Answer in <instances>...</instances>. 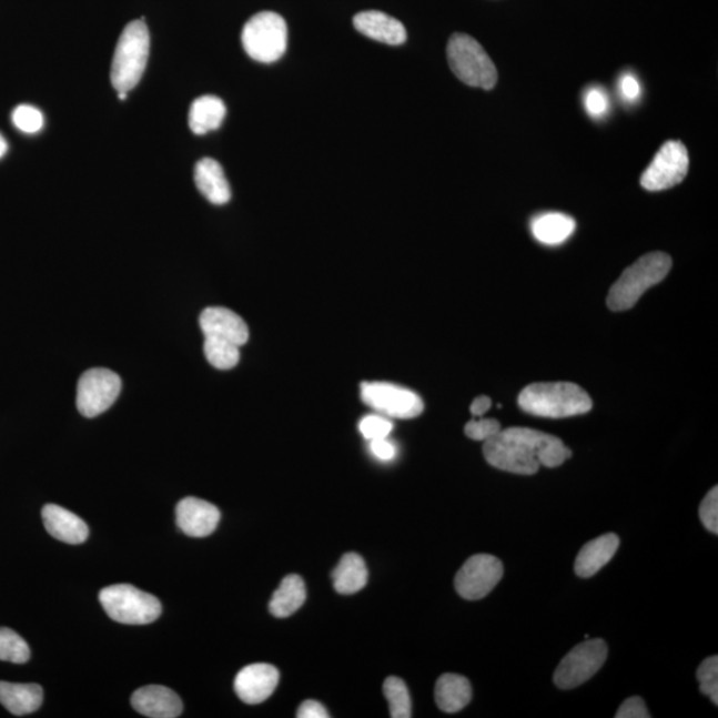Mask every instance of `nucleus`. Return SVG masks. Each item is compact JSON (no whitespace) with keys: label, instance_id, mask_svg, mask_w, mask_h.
<instances>
[{"label":"nucleus","instance_id":"1","mask_svg":"<svg viewBox=\"0 0 718 718\" xmlns=\"http://www.w3.org/2000/svg\"><path fill=\"white\" fill-rule=\"evenodd\" d=\"M486 461L502 472L534 475L540 466L559 467L573 452L558 436L533 428L509 427L485 442Z\"/></svg>","mask_w":718,"mask_h":718},{"label":"nucleus","instance_id":"2","mask_svg":"<svg viewBox=\"0 0 718 718\" xmlns=\"http://www.w3.org/2000/svg\"><path fill=\"white\" fill-rule=\"evenodd\" d=\"M523 412L543 418H569L593 408L588 393L573 382H539L519 394Z\"/></svg>","mask_w":718,"mask_h":718},{"label":"nucleus","instance_id":"3","mask_svg":"<svg viewBox=\"0 0 718 718\" xmlns=\"http://www.w3.org/2000/svg\"><path fill=\"white\" fill-rule=\"evenodd\" d=\"M673 270V259L664 252L647 253L623 272L621 277L610 287L607 305L610 311H629L641 295L664 279Z\"/></svg>","mask_w":718,"mask_h":718},{"label":"nucleus","instance_id":"4","mask_svg":"<svg viewBox=\"0 0 718 718\" xmlns=\"http://www.w3.org/2000/svg\"><path fill=\"white\" fill-rule=\"evenodd\" d=\"M150 31L143 20L125 27L112 60L111 82L118 92L135 89L142 80L150 57Z\"/></svg>","mask_w":718,"mask_h":718},{"label":"nucleus","instance_id":"5","mask_svg":"<svg viewBox=\"0 0 718 718\" xmlns=\"http://www.w3.org/2000/svg\"><path fill=\"white\" fill-rule=\"evenodd\" d=\"M448 64L461 82L476 89L493 90L498 71L479 42L466 33H454L447 44Z\"/></svg>","mask_w":718,"mask_h":718},{"label":"nucleus","instance_id":"6","mask_svg":"<svg viewBox=\"0 0 718 718\" xmlns=\"http://www.w3.org/2000/svg\"><path fill=\"white\" fill-rule=\"evenodd\" d=\"M247 55L260 63H274L284 57L287 47V26L276 12L264 11L247 20L241 33Z\"/></svg>","mask_w":718,"mask_h":718},{"label":"nucleus","instance_id":"7","mask_svg":"<svg viewBox=\"0 0 718 718\" xmlns=\"http://www.w3.org/2000/svg\"><path fill=\"white\" fill-rule=\"evenodd\" d=\"M99 599L112 620L127 626H144L156 621L163 610L158 597L143 593L131 584L105 587Z\"/></svg>","mask_w":718,"mask_h":718},{"label":"nucleus","instance_id":"8","mask_svg":"<svg viewBox=\"0 0 718 718\" xmlns=\"http://www.w3.org/2000/svg\"><path fill=\"white\" fill-rule=\"evenodd\" d=\"M361 398L365 405L387 418H417L425 408L417 393L386 382H365L361 385Z\"/></svg>","mask_w":718,"mask_h":718},{"label":"nucleus","instance_id":"9","mask_svg":"<svg viewBox=\"0 0 718 718\" xmlns=\"http://www.w3.org/2000/svg\"><path fill=\"white\" fill-rule=\"evenodd\" d=\"M607 644L601 639L587 640L565 656L556 668L554 681L560 689H574L594 677L606 663Z\"/></svg>","mask_w":718,"mask_h":718},{"label":"nucleus","instance_id":"10","mask_svg":"<svg viewBox=\"0 0 718 718\" xmlns=\"http://www.w3.org/2000/svg\"><path fill=\"white\" fill-rule=\"evenodd\" d=\"M122 392V380L109 368H91L79 380L77 406L87 418H95L115 404Z\"/></svg>","mask_w":718,"mask_h":718},{"label":"nucleus","instance_id":"11","mask_svg":"<svg viewBox=\"0 0 718 718\" xmlns=\"http://www.w3.org/2000/svg\"><path fill=\"white\" fill-rule=\"evenodd\" d=\"M688 170L689 156L686 145L681 142H667L643 173L640 183L644 190L649 192L670 190L686 179Z\"/></svg>","mask_w":718,"mask_h":718},{"label":"nucleus","instance_id":"12","mask_svg":"<svg viewBox=\"0 0 718 718\" xmlns=\"http://www.w3.org/2000/svg\"><path fill=\"white\" fill-rule=\"evenodd\" d=\"M503 577V565L493 555L472 556L455 576V589L463 599L479 600L498 586Z\"/></svg>","mask_w":718,"mask_h":718},{"label":"nucleus","instance_id":"13","mask_svg":"<svg viewBox=\"0 0 718 718\" xmlns=\"http://www.w3.org/2000/svg\"><path fill=\"white\" fill-rule=\"evenodd\" d=\"M280 681L277 668L271 664H252L240 670L234 680V690L245 704H261L270 699Z\"/></svg>","mask_w":718,"mask_h":718},{"label":"nucleus","instance_id":"14","mask_svg":"<svg viewBox=\"0 0 718 718\" xmlns=\"http://www.w3.org/2000/svg\"><path fill=\"white\" fill-rule=\"evenodd\" d=\"M200 327L205 338L232 342L240 347L250 340L245 321L226 307H206L200 315Z\"/></svg>","mask_w":718,"mask_h":718},{"label":"nucleus","instance_id":"15","mask_svg":"<svg viewBox=\"0 0 718 718\" xmlns=\"http://www.w3.org/2000/svg\"><path fill=\"white\" fill-rule=\"evenodd\" d=\"M221 518L220 509L199 498H184L176 507L178 526L192 538H205L214 533Z\"/></svg>","mask_w":718,"mask_h":718},{"label":"nucleus","instance_id":"16","mask_svg":"<svg viewBox=\"0 0 718 718\" xmlns=\"http://www.w3.org/2000/svg\"><path fill=\"white\" fill-rule=\"evenodd\" d=\"M132 707L151 718H176L183 712V701L176 692L163 686H148L131 697Z\"/></svg>","mask_w":718,"mask_h":718},{"label":"nucleus","instance_id":"17","mask_svg":"<svg viewBox=\"0 0 718 718\" xmlns=\"http://www.w3.org/2000/svg\"><path fill=\"white\" fill-rule=\"evenodd\" d=\"M355 30L367 38L388 45H401L407 40L405 26L398 19L381 11H364L353 19Z\"/></svg>","mask_w":718,"mask_h":718},{"label":"nucleus","instance_id":"18","mask_svg":"<svg viewBox=\"0 0 718 718\" xmlns=\"http://www.w3.org/2000/svg\"><path fill=\"white\" fill-rule=\"evenodd\" d=\"M42 518L47 532L60 542L80 545L89 538V526L69 509L58 505H47L43 507Z\"/></svg>","mask_w":718,"mask_h":718},{"label":"nucleus","instance_id":"19","mask_svg":"<svg viewBox=\"0 0 718 718\" xmlns=\"http://www.w3.org/2000/svg\"><path fill=\"white\" fill-rule=\"evenodd\" d=\"M194 183L203 196L214 205L230 203L231 185L227 183L223 166L216 160L201 159L194 168Z\"/></svg>","mask_w":718,"mask_h":718},{"label":"nucleus","instance_id":"20","mask_svg":"<svg viewBox=\"0 0 718 718\" xmlns=\"http://www.w3.org/2000/svg\"><path fill=\"white\" fill-rule=\"evenodd\" d=\"M620 539L615 534H606L600 538L590 540L580 549L575 560V573L580 577H590L600 572L613 560L617 549H619Z\"/></svg>","mask_w":718,"mask_h":718},{"label":"nucleus","instance_id":"21","mask_svg":"<svg viewBox=\"0 0 718 718\" xmlns=\"http://www.w3.org/2000/svg\"><path fill=\"white\" fill-rule=\"evenodd\" d=\"M43 688L38 684L0 681V704L13 716H26L42 706Z\"/></svg>","mask_w":718,"mask_h":718},{"label":"nucleus","instance_id":"22","mask_svg":"<svg viewBox=\"0 0 718 718\" xmlns=\"http://www.w3.org/2000/svg\"><path fill=\"white\" fill-rule=\"evenodd\" d=\"M472 684L461 675L446 674L439 677L435 686L436 706L443 712L456 714L472 701Z\"/></svg>","mask_w":718,"mask_h":718},{"label":"nucleus","instance_id":"23","mask_svg":"<svg viewBox=\"0 0 718 718\" xmlns=\"http://www.w3.org/2000/svg\"><path fill=\"white\" fill-rule=\"evenodd\" d=\"M225 115L226 107L223 100L206 95L194 100L188 122H190V129L193 133L205 135L208 132L219 130L224 122Z\"/></svg>","mask_w":718,"mask_h":718},{"label":"nucleus","instance_id":"24","mask_svg":"<svg viewBox=\"0 0 718 718\" xmlns=\"http://www.w3.org/2000/svg\"><path fill=\"white\" fill-rule=\"evenodd\" d=\"M576 223L565 213L549 212L535 218L532 232L539 243L545 245H560L573 236Z\"/></svg>","mask_w":718,"mask_h":718},{"label":"nucleus","instance_id":"25","mask_svg":"<svg viewBox=\"0 0 718 718\" xmlns=\"http://www.w3.org/2000/svg\"><path fill=\"white\" fill-rule=\"evenodd\" d=\"M332 579L335 590L341 595L360 593L365 588L368 579L365 560L354 553L342 556L332 574Z\"/></svg>","mask_w":718,"mask_h":718},{"label":"nucleus","instance_id":"26","mask_svg":"<svg viewBox=\"0 0 718 718\" xmlns=\"http://www.w3.org/2000/svg\"><path fill=\"white\" fill-rule=\"evenodd\" d=\"M306 600V587L299 575H289L281 582L279 589L273 594L270 603V610L273 616H292L304 606Z\"/></svg>","mask_w":718,"mask_h":718},{"label":"nucleus","instance_id":"27","mask_svg":"<svg viewBox=\"0 0 718 718\" xmlns=\"http://www.w3.org/2000/svg\"><path fill=\"white\" fill-rule=\"evenodd\" d=\"M204 354L213 367L219 371H230L239 364L240 346L223 340L205 338Z\"/></svg>","mask_w":718,"mask_h":718},{"label":"nucleus","instance_id":"28","mask_svg":"<svg viewBox=\"0 0 718 718\" xmlns=\"http://www.w3.org/2000/svg\"><path fill=\"white\" fill-rule=\"evenodd\" d=\"M384 694L393 718L412 717V697L404 680L388 677L384 684Z\"/></svg>","mask_w":718,"mask_h":718},{"label":"nucleus","instance_id":"29","mask_svg":"<svg viewBox=\"0 0 718 718\" xmlns=\"http://www.w3.org/2000/svg\"><path fill=\"white\" fill-rule=\"evenodd\" d=\"M30 660V647L10 628H0V661L24 664Z\"/></svg>","mask_w":718,"mask_h":718},{"label":"nucleus","instance_id":"30","mask_svg":"<svg viewBox=\"0 0 718 718\" xmlns=\"http://www.w3.org/2000/svg\"><path fill=\"white\" fill-rule=\"evenodd\" d=\"M697 681L700 684L701 694L709 697L718 706V657L712 656L704 660L697 669Z\"/></svg>","mask_w":718,"mask_h":718},{"label":"nucleus","instance_id":"31","mask_svg":"<svg viewBox=\"0 0 718 718\" xmlns=\"http://www.w3.org/2000/svg\"><path fill=\"white\" fill-rule=\"evenodd\" d=\"M12 123L19 131L37 133L43 129L44 119L42 112L36 109V107L20 104L12 112Z\"/></svg>","mask_w":718,"mask_h":718},{"label":"nucleus","instance_id":"32","mask_svg":"<svg viewBox=\"0 0 718 718\" xmlns=\"http://www.w3.org/2000/svg\"><path fill=\"white\" fill-rule=\"evenodd\" d=\"M360 432L371 442L374 439L387 438L393 432V422L381 414L366 415L360 422Z\"/></svg>","mask_w":718,"mask_h":718},{"label":"nucleus","instance_id":"33","mask_svg":"<svg viewBox=\"0 0 718 718\" xmlns=\"http://www.w3.org/2000/svg\"><path fill=\"white\" fill-rule=\"evenodd\" d=\"M584 109L588 115L594 119H601L607 115L609 110L608 93L599 87H593L584 93Z\"/></svg>","mask_w":718,"mask_h":718},{"label":"nucleus","instance_id":"34","mask_svg":"<svg viewBox=\"0 0 718 718\" xmlns=\"http://www.w3.org/2000/svg\"><path fill=\"white\" fill-rule=\"evenodd\" d=\"M502 431V425L499 421L496 419H473L469 421L465 427V433L469 439L486 442L489 438H493L496 434Z\"/></svg>","mask_w":718,"mask_h":718},{"label":"nucleus","instance_id":"35","mask_svg":"<svg viewBox=\"0 0 718 718\" xmlns=\"http://www.w3.org/2000/svg\"><path fill=\"white\" fill-rule=\"evenodd\" d=\"M700 519L708 532L718 534V487L707 494L700 505Z\"/></svg>","mask_w":718,"mask_h":718},{"label":"nucleus","instance_id":"36","mask_svg":"<svg viewBox=\"0 0 718 718\" xmlns=\"http://www.w3.org/2000/svg\"><path fill=\"white\" fill-rule=\"evenodd\" d=\"M619 92L624 102L636 103L641 97V85L634 73H623L619 80Z\"/></svg>","mask_w":718,"mask_h":718},{"label":"nucleus","instance_id":"37","mask_svg":"<svg viewBox=\"0 0 718 718\" xmlns=\"http://www.w3.org/2000/svg\"><path fill=\"white\" fill-rule=\"evenodd\" d=\"M616 718H649L646 702L641 697H630V699L624 701L621 707L617 709L615 715Z\"/></svg>","mask_w":718,"mask_h":718},{"label":"nucleus","instance_id":"38","mask_svg":"<svg viewBox=\"0 0 718 718\" xmlns=\"http://www.w3.org/2000/svg\"><path fill=\"white\" fill-rule=\"evenodd\" d=\"M371 452L380 461H392L397 455V447L387 438L371 441Z\"/></svg>","mask_w":718,"mask_h":718},{"label":"nucleus","instance_id":"39","mask_svg":"<svg viewBox=\"0 0 718 718\" xmlns=\"http://www.w3.org/2000/svg\"><path fill=\"white\" fill-rule=\"evenodd\" d=\"M299 718H328L331 715L318 701L307 700L301 704L297 712Z\"/></svg>","mask_w":718,"mask_h":718},{"label":"nucleus","instance_id":"40","mask_svg":"<svg viewBox=\"0 0 718 718\" xmlns=\"http://www.w3.org/2000/svg\"><path fill=\"white\" fill-rule=\"evenodd\" d=\"M492 398L486 397V395H481V397L474 400L472 407H469V412H472L475 418H481L489 411V408H492Z\"/></svg>","mask_w":718,"mask_h":718},{"label":"nucleus","instance_id":"41","mask_svg":"<svg viewBox=\"0 0 718 718\" xmlns=\"http://www.w3.org/2000/svg\"><path fill=\"white\" fill-rule=\"evenodd\" d=\"M7 152V142L2 135H0V159L4 156Z\"/></svg>","mask_w":718,"mask_h":718},{"label":"nucleus","instance_id":"42","mask_svg":"<svg viewBox=\"0 0 718 718\" xmlns=\"http://www.w3.org/2000/svg\"><path fill=\"white\" fill-rule=\"evenodd\" d=\"M118 97L120 100H125L127 99V92H119Z\"/></svg>","mask_w":718,"mask_h":718}]
</instances>
